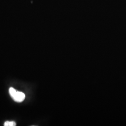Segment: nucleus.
Returning a JSON list of instances; mask_svg holds the SVG:
<instances>
[{"instance_id": "2", "label": "nucleus", "mask_w": 126, "mask_h": 126, "mask_svg": "<svg viewBox=\"0 0 126 126\" xmlns=\"http://www.w3.org/2000/svg\"><path fill=\"white\" fill-rule=\"evenodd\" d=\"M4 126H16V122L14 121H7L5 122L4 124Z\"/></svg>"}, {"instance_id": "1", "label": "nucleus", "mask_w": 126, "mask_h": 126, "mask_svg": "<svg viewBox=\"0 0 126 126\" xmlns=\"http://www.w3.org/2000/svg\"><path fill=\"white\" fill-rule=\"evenodd\" d=\"M9 94L14 100L17 102H22L25 99V95L21 92H17L13 87H10L9 89Z\"/></svg>"}]
</instances>
